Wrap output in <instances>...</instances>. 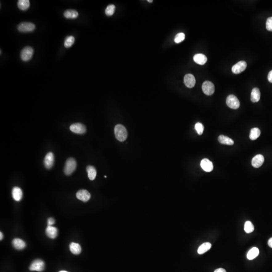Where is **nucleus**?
<instances>
[{
	"label": "nucleus",
	"instance_id": "nucleus-1",
	"mask_svg": "<svg viewBox=\"0 0 272 272\" xmlns=\"http://www.w3.org/2000/svg\"><path fill=\"white\" fill-rule=\"evenodd\" d=\"M114 134L117 140L120 142L125 141L128 137V133L125 127L120 124L115 126Z\"/></svg>",
	"mask_w": 272,
	"mask_h": 272
},
{
	"label": "nucleus",
	"instance_id": "nucleus-2",
	"mask_svg": "<svg viewBox=\"0 0 272 272\" xmlns=\"http://www.w3.org/2000/svg\"><path fill=\"white\" fill-rule=\"evenodd\" d=\"M77 166V163L74 158H69L66 161L64 167V173L67 175H69L75 171Z\"/></svg>",
	"mask_w": 272,
	"mask_h": 272
},
{
	"label": "nucleus",
	"instance_id": "nucleus-3",
	"mask_svg": "<svg viewBox=\"0 0 272 272\" xmlns=\"http://www.w3.org/2000/svg\"><path fill=\"white\" fill-rule=\"evenodd\" d=\"M35 28V26L31 22H22L17 27L18 31L21 32H30L34 31Z\"/></svg>",
	"mask_w": 272,
	"mask_h": 272
},
{
	"label": "nucleus",
	"instance_id": "nucleus-4",
	"mask_svg": "<svg viewBox=\"0 0 272 272\" xmlns=\"http://www.w3.org/2000/svg\"><path fill=\"white\" fill-rule=\"evenodd\" d=\"M45 268V264L44 262L39 259L33 261L30 265L29 270L31 271H37L43 272Z\"/></svg>",
	"mask_w": 272,
	"mask_h": 272
},
{
	"label": "nucleus",
	"instance_id": "nucleus-5",
	"mask_svg": "<svg viewBox=\"0 0 272 272\" xmlns=\"http://www.w3.org/2000/svg\"><path fill=\"white\" fill-rule=\"evenodd\" d=\"M33 48L31 47H26L22 49L21 52L20 56L21 60L24 62H27L30 60L33 56Z\"/></svg>",
	"mask_w": 272,
	"mask_h": 272
},
{
	"label": "nucleus",
	"instance_id": "nucleus-6",
	"mask_svg": "<svg viewBox=\"0 0 272 272\" xmlns=\"http://www.w3.org/2000/svg\"><path fill=\"white\" fill-rule=\"evenodd\" d=\"M226 104L230 108L237 109L239 108L240 102L237 96L234 95H229L227 97Z\"/></svg>",
	"mask_w": 272,
	"mask_h": 272
},
{
	"label": "nucleus",
	"instance_id": "nucleus-7",
	"mask_svg": "<svg viewBox=\"0 0 272 272\" xmlns=\"http://www.w3.org/2000/svg\"><path fill=\"white\" fill-rule=\"evenodd\" d=\"M202 90L206 95H212L214 93V85L210 81H205L202 85Z\"/></svg>",
	"mask_w": 272,
	"mask_h": 272
},
{
	"label": "nucleus",
	"instance_id": "nucleus-8",
	"mask_svg": "<svg viewBox=\"0 0 272 272\" xmlns=\"http://www.w3.org/2000/svg\"><path fill=\"white\" fill-rule=\"evenodd\" d=\"M70 129L73 133L78 134H83L86 131L85 126L81 123L72 124L70 127Z\"/></svg>",
	"mask_w": 272,
	"mask_h": 272
},
{
	"label": "nucleus",
	"instance_id": "nucleus-9",
	"mask_svg": "<svg viewBox=\"0 0 272 272\" xmlns=\"http://www.w3.org/2000/svg\"><path fill=\"white\" fill-rule=\"evenodd\" d=\"M246 66H247V64L245 61L241 60V61L238 62L235 65L232 67V72L235 74H238L241 73L245 70Z\"/></svg>",
	"mask_w": 272,
	"mask_h": 272
},
{
	"label": "nucleus",
	"instance_id": "nucleus-10",
	"mask_svg": "<svg viewBox=\"0 0 272 272\" xmlns=\"http://www.w3.org/2000/svg\"><path fill=\"white\" fill-rule=\"evenodd\" d=\"M77 199L80 201L86 202L89 200L91 195L89 192L86 190H81L79 191L76 194Z\"/></svg>",
	"mask_w": 272,
	"mask_h": 272
},
{
	"label": "nucleus",
	"instance_id": "nucleus-11",
	"mask_svg": "<svg viewBox=\"0 0 272 272\" xmlns=\"http://www.w3.org/2000/svg\"><path fill=\"white\" fill-rule=\"evenodd\" d=\"M54 164V155L52 152H49L45 156L44 159V165L47 169H51Z\"/></svg>",
	"mask_w": 272,
	"mask_h": 272
},
{
	"label": "nucleus",
	"instance_id": "nucleus-12",
	"mask_svg": "<svg viewBox=\"0 0 272 272\" xmlns=\"http://www.w3.org/2000/svg\"><path fill=\"white\" fill-rule=\"evenodd\" d=\"M184 83L188 88H192L196 84L195 78L193 75L188 74L184 77Z\"/></svg>",
	"mask_w": 272,
	"mask_h": 272
},
{
	"label": "nucleus",
	"instance_id": "nucleus-13",
	"mask_svg": "<svg viewBox=\"0 0 272 272\" xmlns=\"http://www.w3.org/2000/svg\"><path fill=\"white\" fill-rule=\"evenodd\" d=\"M201 166L202 169L206 172L212 171L214 168L213 163L206 158L203 159L201 161Z\"/></svg>",
	"mask_w": 272,
	"mask_h": 272
},
{
	"label": "nucleus",
	"instance_id": "nucleus-14",
	"mask_svg": "<svg viewBox=\"0 0 272 272\" xmlns=\"http://www.w3.org/2000/svg\"><path fill=\"white\" fill-rule=\"evenodd\" d=\"M264 160H265V158L262 155H261V154L257 155L255 156L252 159V165L254 167L259 168L262 165Z\"/></svg>",
	"mask_w": 272,
	"mask_h": 272
},
{
	"label": "nucleus",
	"instance_id": "nucleus-15",
	"mask_svg": "<svg viewBox=\"0 0 272 272\" xmlns=\"http://www.w3.org/2000/svg\"><path fill=\"white\" fill-rule=\"evenodd\" d=\"M46 234L50 238L54 239L57 237L58 234V230L55 227L52 226H47L46 228Z\"/></svg>",
	"mask_w": 272,
	"mask_h": 272
},
{
	"label": "nucleus",
	"instance_id": "nucleus-16",
	"mask_svg": "<svg viewBox=\"0 0 272 272\" xmlns=\"http://www.w3.org/2000/svg\"><path fill=\"white\" fill-rule=\"evenodd\" d=\"M12 195L13 198L15 201L17 202L20 201L23 196V192L22 190L18 187H14L12 191Z\"/></svg>",
	"mask_w": 272,
	"mask_h": 272
},
{
	"label": "nucleus",
	"instance_id": "nucleus-17",
	"mask_svg": "<svg viewBox=\"0 0 272 272\" xmlns=\"http://www.w3.org/2000/svg\"><path fill=\"white\" fill-rule=\"evenodd\" d=\"M12 245L13 247L17 250H21L26 247V245L25 242L20 238H15L12 241Z\"/></svg>",
	"mask_w": 272,
	"mask_h": 272
},
{
	"label": "nucleus",
	"instance_id": "nucleus-18",
	"mask_svg": "<svg viewBox=\"0 0 272 272\" xmlns=\"http://www.w3.org/2000/svg\"><path fill=\"white\" fill-rule=\"evenodd\" d=\"M193 59L195 63L201 65H204L207 61L206 56L202 54H196L194 56Z\"/></svg>",
	"mask_w": 272,
	"mask_h": 272
},
{
	"label": "nucleus",
	"instance_id": "nucleus-19",
	"mask_svg": "<svg viewBox=\"0 0 272 272\" xmlns=\"http://www.w3.org/2000/svg\"><path fill=\"white\" fill-rule=\"evenodd\" d=\"M261 98V92L258 88H254L252 90L250 99L253 102H257L260 101Z\"/></svg>",
	"mask_w": 272,
	"mask_h": 272
},
{
	"label": "nucleus",
	"instance_id": "nucleus-20",
	"mask_svg": "<svg viewBox=\"0 0 272 272\" xmlns=\"http://www.w3.org/2000/svg\"><path fill=\"white\" fill-rule=\"evenodd\" d=\"M86 171L88 173V176L89 179L91 180H93L96 178L97 172L96 169L94 167L91 165H89L86 167Z\"/></svg>",
	"mask_w": 272,
	"mask_h": 272
},
{
	"label": "nucleus",
	"instance_id": "nucleus-21",
	"mask_svg": "<svg viewBox=\"0 0 272 272\" xmlns=\"http://www.w3.org/2000/svg\"><path fill=\"white\" fill-rule=\"evenodd\" d=\"M70 250L74 254H79L81 253L82 249L78 243L72 242L70 245Z\"/></svg>",
	"mask_w": 272,
	"mask_h": 272
},
{
	"label": "nucleus",
	"instance_id": "nucleus-22",
	"mask_svg": "<svg viewBox=\"0 0 272 272\" xmlns=\"http://www.w3.org/2000/svg\"><path fill=\"white\" fill-rule=\"evenodd\" d=\"M218 141L222 144L227 145H232L234 144V141L232 139L223 135H220L219 137Z\"/></svg>",
	"mask_w": 272,
	"mask_h": 272
},
{
	"label": "nucleus",
	"instance_id": "nucleus-23",
	"mask_svg": "<svg viewBox=\"0 0 272 272\" xmlns=\"http://www.w3.org/2000/svg\"><path fill=\"white\" fill-rule=\"evenodd\" d=\"M65 18L67 19H75L78 16V12L74 10H68L64 13Z\"/></svg>",
	"mask_w": 272,
	"mask_h": 272
},
{
	"label": "nucleus",
	"instance_id": "nucleus-24",
	"mask_svg": "<svg viewBox=\"0 0 272 272\" xmlns=\"http://www.w3.org/2000/svg\"><path fill=\"white\" fill-rule=\"evenodd\" d=\"M17 5L20 10L25 11L27 10L30 7V2L29 0H19L18 1Z\"/></svg>",
	"mask_w": 272,
	"mask_h": 272
},
{
	"label": "nucleus",
	"instance_id": "nucleus-25",
	"mask_svg": "<svg viewBox=\"0 0 272 272\" xmlns=\"http://www.w3.org/2000/svg\"><path fill=\"white\" fill-rule=\"evenodd\" d=\"M212 245L209 242H205L200 246L198 249V253L199 254H202L207 252L211 249Z\"/></svg>",
	"mask_w": 272,
	"mask_h": 272
},
{
	"label": "nucleus",
	"instance_id": "nucleus-26",
	"mask_svg": "<svg viewBox=\"0 0 272 272\" xmlns=\"http://www.w3.org/2000/svg\"><path fill=\"white\" fill-rule=\"evenodd\" d=\"M259 254V250L257 247H253L247 254V258L249 260H252L256 258Z\"/></svg>",
	"mask_w": 272,
	"mask_h": 272
},
{
	"label": "nucleus",
	"instance_id": "nucleus-27",
	"mask_svg": "<svg viewBox=\"0 0 272 272\" xmlns=\"http://www.w3.org/2000/svg\"><path fill=\"white\" fill-rule=\"evenodd\" d=\"M260 135H261V131L258 128H253L250 130L249 138L252 140H256V139H258L260 137Z\"/></svg>",
	"mask_w": 272,
	"mask_h": 272
},
{
	"label": "nucleus",
	"instance_id": "nucleus-28",
	"mask_svg": "<svg viewBox=\"0 0 272 272\" xmlns=\"http://www.w3.org/2000/svg\"><path fill=\"white\" fill-rule=\"evenodd\" d=\"M75 42V38L73 36H69L66 37L64 42V46L66 48H69L72 47Z\"/></svg>",
	"mask_w": 272,
	"mask_h": 272
},
{
	"label": "nucleus",
	"instance_id": "nucleus-29",
	"mask_svg": "<svg viewBox=\"0 0 272 272\" xmlns=\"http://www.w3.org/2000/svg\"><path fill=\"white\" fill-rule=\"evenodd\" d=\"M254 230V226L250 221H246L245 224V231L247 233H252Z\"/></svg>",
	"mask_w": 272,
	"mask_h": 272
},
{
	"label": "nucleus",
	"instance_id": "nucleus-30",
	"mask_svg": "<svg viewBox=\"0 0 272 272\" xmlns=\"http://www.w3.org/2000/svg\"><path fill=\"white\" fill-rule=\"evenodd\" d=\"M116 9V7L114 5H110L107 6V8H106L105 13L106 15L109 16H112L113 14H114V11Z\"/></svg>",
	"mask_w": 272,
	"mask_h": 272
},
{
	"label": "nucleus",
	"instance_id": "nucleus-31",
	"mask_svg": "<svg viewBox=\"0 0 272 272\" xmlns=\"http://www.w3.org/2000/svg\"><path fill=\"white\" fill-rule=\"evenodd\" d=\"M184 39H185V35H184V33H182V32L178 33L175 36V43H181L182 41H183L184 40Z\"/></svg>",
	"mask_w": 272,
	"mask_h": 272
},
{
	"label": "nucleus",
	"instance_id": "nucleus-32",
	"mask_svg": "<svg viewBox=\"0 0 272 272\" xmlns=\"http://www.w3.org/2000/svg\"><path fill=\"white\" fill-rule=\"evenodd\" d=\"M195 130L199 135H202L203 133L204 127L203 125H202V124H201V122H197L195 125Z\"/></svg>",
	"mask_w": 272,
	"mask_h": 272
},
{
	"label": "nucleus",
	"instance_id": "nucleus-33",
	"mask_svg": "<svg viewBox=\"0 0 272 272\" xmlns=\"http://www.w3.org/2000/svg\"><path fill=\"white\" fill-rule=\"evenodd\" d=\"M266 28L268 31H272V17L268 18L266 22Z\"/></svg>",
	"mask_w": 272,
	"mask_h": 272
},
{
	"label": "nucleus",
	"instance_id": "nucleus-34",
	"mask_svg": "<svg viewBox=\"0 0 272 272\" xmlns=\"http://www.w3.org/2000/svg\"><path fill=\"white\" fill-rule=\"evenodd\" d=\"M55 223V220L53 218L50 217L47 220V226H52Z\"/></svg>",
	"mask_w": 272,
	"mask_h": 272
},
{
	"label": "nucleus",
	"instance_id": "nucleus-35",
	"mask_svg": "<svg viewBox=\"0 0 272 272\" xmlns=\"http://www.w3.org/2000/svg\"><path fill=\"white\" fill-rule=\"evenodd\" d=\"M268 80L270 82L272 83V70L270 72L268 76Z\"/></svg>",
	"mask_w": 272,
	"mask_h": 272
},
{
	"label": "nucleus",
	"instance_id": "nucleus-36",
	"mask_svg": "<svg viewBox=\"0 0 272 272\" xmlns=\"http://www.w3.org/2000/svg\"><path fill=\"white\" fill-rule=\"evenodd\" d=\"M214 272H226L225 270L224 269H222V268H219V269H216L215 271H214Z\"/></svg>",
	"mask_w": 272,
	"mask_h": 272
},
{
	"label": "nucleus",
	"instance_id": "nucleus-37",
	"mask_svg": "<svg viewBox=\"0 0 272 272\" xmlns=\"http://www.w3.org/2000/svg\"><path fill=\"white\" fill-rule=\"evenodd\" d=\"M268 245L270 246V247L272 248V237L269 240L268 242Z\"/></svg>",
	"mask_w": 272,
	"mask_h": 272
},
{
	"label": "nucleus",
	"instance_id": "nucleus-38",
	"mask_svg": "<svg viewBox=\"0 0 272 272\" xmlns=\"http://www.w3.org/2000/svg\"><path fill=\"white\" fill-rule=\"evenodd\" d=\"M3 238V233L2 232H0V239H1V241H2Z\"/></svg>",
	"mask_w": 272,
	"mask_h": 272
},
{
	"label": "nucleus",
	"instance_id": "nucleus-39",
	"mask_svg": "<svg viewBox=\"0 0 272 272\" xmlns=\"http://www.w3.org/2000/svg\"><path fill=\"white\" fill-rule=\"evenodd\" d=\"M148 2H149V3H152V2H153V1L152 0V1H149V0H148Z\"/></svg>",
	"mask_w": 272,
	"mask_h": 272
},
{
	"label": "nucleus",
	"instance_id": "nucleus-40",
	"mask_svg": "<svg viewBox=\"0 0 272 272\" xmlns=\"http://www.w3.org/2000/svg\"><path fill=\"white\" fill-rule=\"evenodd\" d=\"M59 272H67V271H60Z\"/></svg>",
	"mask_w": 272,
	"mask_h": 272
},
{
	"label": "nucleus",
	"instance_id": "nucleus-41",
	"mask_svg": "<svg viewBox=\"0 0 272 272\" xmlns=\"http://www.w3.org/2000/svg\"><path fill=\"white\" fill-rule=\"evenodd\" d=\"M105 178H106V176H105Z\"/></svg>",
	"mask_w": 272,
	"mask_h": 272
}]
</instances>
